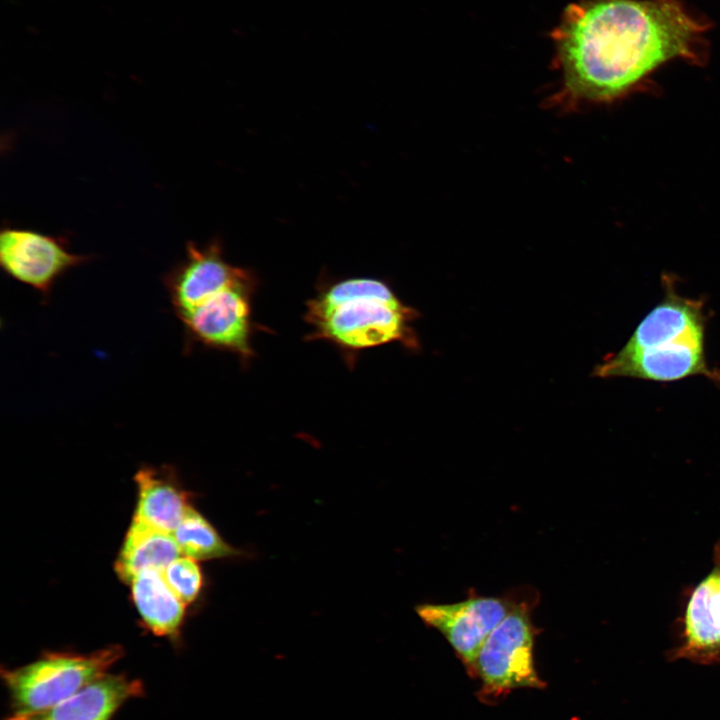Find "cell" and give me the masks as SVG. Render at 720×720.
Masks as SVG:
<instances>
[{
    "label": "cell",
    "mask_w": 720,
    "mask_h": 720,
    "mask_svg": "<svg viewBox=\"0 0 720 720\" xmlns=\"http://www.w3.org/2000/svg\"><path fill=\"white\" fill-rule=\"evenodd\" d=\"M708 24L678 0H581L569 4L551 32L562 95L609 102L661 65L703 57Z\"/></svg>",
    "instance_id": "1"
},
{
    "label": "cell",
    "mask_w": 720,
    "mask_h": 720,
    "mask_svg": "<svg viewBox=\"0 0 720 720\" xmlns=\"http://www.w3.org/2000/svg\"><path fill=\"white\" fill-rule=\"evenodd\" d=\"M175 315L191 343L229 352L242 361L254 355V272L229 263L221 240L188 241L185 256L163 277Z\"/></svg>",
    "instance_id": "2"
},
{
    "label": "cell",
    "mask_w": 720,
    "mask_h": 720,
    "mask_svg": "<svg viewBox=\"0 0 720 720\" xmlns=\"http://www.w3.org/2000/svg\"><path fill=\"white\" fill-rule=\"evenodd\" d=\"M703 303L680 296L665 279V296L615 354L594 369L601 378L631 377L671 382L704 375L715 379L705 358Z\"/></svg>",
    "instance_id": "3"
},
{
    "label": "cell",
    "mask_w": 720,
    "mask_h": 720,
    "mask_svg": "<svg viewBox=\"0 0 720 720\" xmlns=\"http://www.w3.org/2000/svg\"><path fill=\"white\" fill-rule=\"evenodd\" d=\"M417 317L418 312L386 282L369 277L321 285L304 313L310 339L325 340L351 354L394 342L416 349L412 323Z\"/></svg>",
    "instance_id": "4"
},
{
    "label": "cell",
    "mask_w": 720,
    "mask_h": 720,
    "mask_svg": "<svg viewBox=\"0 0 720 720\" xmlns=\"http://www.w3.org/2000/svg\"><path fill=\"white\" fill-rule=\"evenodd\" d=\"M122 656L120 646L90 654L47 652L26 665L2 669L10 709L5 720H20L60 704L107 674Z\"/></svg>",
    "instance_id": "5"
},
{
    "label": "cell",
    "mask_w": 720,
    "mask_h": 720,
    "mask_svg": "<svg viewBox=\"0 0 720 720\" xmlns=\"http://www.w3.org/2000/svg\"><path fill=\"white\" fill-rule=\"evenodd\" d=\"M534 631L529 606L517 602L483 643L474 669L487 694H503L515 688L542 687L533 661Z\"/></svg>",
    "instance_id": "6"
},
{
    "label": "cell",
    "mask_w": 720,
    "mask_h": 720,
    "mask_svg": "<svg viewBox=\"0 0 720 720\" xmlns=\"http://www.w3.org/2000/svg\"><path fill=\"white\" fill-rule=\"evenodd\" d=\"M91 259L72 253L67 239L33 229L4 225L0 231V265L12 279L48 297L55 282Z\"/></svg>",
    "instance_id": "7"
},
{
    "label": "cell",
    "mask_w": 720,
    "mask_h": 720,
    "mask_svg": "<svg viewBox=\"0 0 720 720\" xmlns=\"http://www.w3.org/2000/svg\"><path fill=\"white\" fill-rule=\"evenodd\" d=\"M516 603L501 597H471L456 603L422 604L416 612L446 637L467 665L474 667L486 638Z\"/></svg>",
    "instance_id": "8"
},
{
    "label": "cell",
    "mask_w": 720,
    "mask_h": 720,
    "mask_svg": "<svg viewBox=\"0 0 720 720\" xmlns=\"http://www.w3.org/2000/svg\"><path fill=\"white\" fill-rule=\"evenodd\" d=\"M681 642L670 658L700 664L720 662V540L714 546L713 567L688 588L679 619Z\"/></svg>",
    "instance_id": "9"
},
{
    "label": "cell",
    "mask_w": 720,
    "mask_h": 720,
    "mask_svg": "<svg viewBox=\"0 0 720 720\" xmlns=\"http://www.w3.org/2000/svg\"><path fill=\"white\" fill-rule=\"evenodd\" d=\"M143 694L140 680L108 672L60 704L20 720H111L127 701Z\"/></svg>",
    "instance_id": "10"
},
{
    "label": "cell",
    "mask_w": 720,
    "mask_h": 720,
    "mask_svg": "<svg viewBox=\"0 0 720 720\" xmlns=\"http://www.w3.org/2000/svg\"><path fill=\"white\" fill-rule=\"evenodd\" d=\"M138 488L134 519L173 533L191 507L169 468L143 467L135 475Z\"/></svg>",
    "instance_id": "11"
},
{
    "label": "cell",
    "mask_w": 720,
    "mask_h": 720,
    "mask_svg": "<svg viewBox=\"0 0 720 720\" xmlns=\"http://www.w3.org/2000/svg\"><path fill=\"white\" fill-rule=\"evenodd\" d=\"M181 555L171 533L133 519L121 547L115 569L120 579L129 584L145 570L162 572Z\"/></svg>",
    "instance_id": "12"
},
{
    "label": "cell",
    "mask_w": 720,
    "mask_h": 720,
    "mask_svg": "<svg viewBox=\"0 0 720 720\" xmlns=\"http://www.w3.org/2000/svg\"><path fill=\"white\" fill-rule=\"evenodd\" d=\"M135 607L144 625L155 635L175 637L184 618L185 603L157 570H145L130 583Z\"/></svg>",
    "instance_id": "13"
},
{
    "label": "cell",
    "mask_w": 720,
    "mask_h": 720,
    "mask_svg": "<svg viewBox=\"0 0 720 720\" xmlns=\"http://www.w3.org/2000/svg\"><path fill=\"white\" fill-rule=\"evenodd\" d=\"M172 536L181 553L194 560H209L242 554L239 549L225 542L208 520L193 507L188 509Z\"/></svg>",
    "instance_id": "14"
},
{
    "label": "cell",
    "mask_w": 720,
    "mask_h": 720,
    "mask_svg": "<svg viewBox=\"0 0 720 720\" xmlns=\"http://www.w3.org/2000/svg\"><path fill=\"white\" fill-rule=\"evenodd\" d=\"M162 576L170 589L185 604L194 601L202 587L201 570L196 561L187 556L173 560L162 571Z\"/></svg>",
    "instance_id": "15"
}]
</instances>
